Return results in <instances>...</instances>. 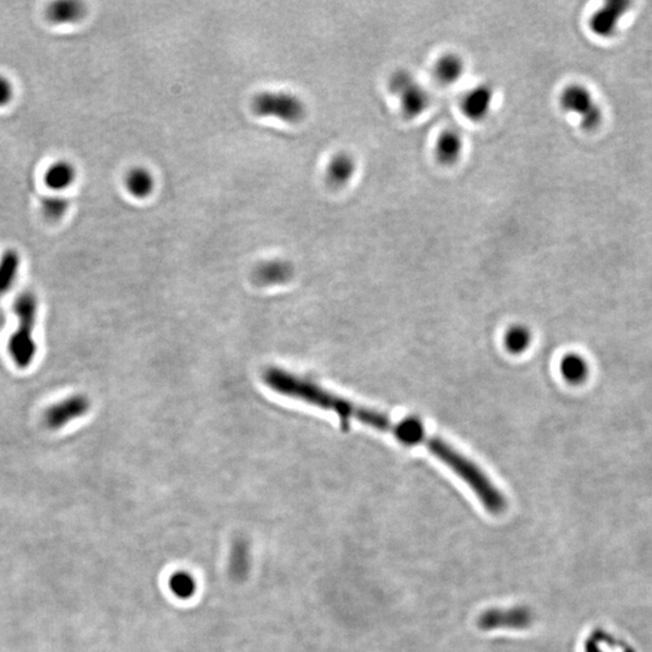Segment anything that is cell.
I'll list each match as a JSON object with an SVG mask.
<instances>
[{
  "instance_id": "1",
  "label": "cell",
  "mask_w": 652,
  "mask_h": 652,
  "mask_svg": "<svg viewBox=\"0 0 652 652\" xmlns=\"http://www.w3.org/2000/svg\"><path fill=\"white\" fill-rule=\"evenodd\" d=\"M15 313L18 325L8 340V353L17 367L27 369L32 365L37 354V345L34 341V328L38 313L37 297L32 293L20 295L15 301Z\"/></svg>"
},
{
  "instance_id": "2",
  "label": "cell",
  "mask_w": 652,
  "mask_h": 652,
  "mask_svg": "<svg viewBox=\"0 0 652 652\" xmlns=\"http://www.w3.org/2000/svg\"><path fill=\"white\" fill-rule=\"evenodd\" d=\"M560 106L564 113L575 116L584 130L591 132L602 126L604 120L602 106L586 85L572 82L565 86L560 92Z\"/></svg>"
},
{
  "instance_id": "3",
  "label": "cell",
  "mask_w": 652,
  "mask_h": 652,
  "mask_svg": "<svg viewBox=\"0 0 652 652\" xmlns=\"http://www.w3.org/2000/svg\"><path fill=\"white\" fill-rule=\"evenodd\" d=\"M252 108L261 118H276L284 123H300L306 115V106L294 93L266 91L254 97Z\"/></svg>"
},
{
  "instance_id": "4",
  "label": "cell",
  "mask_w": 652,
  "mask_h": 652,
  "mask_svg": "<svg viewBox=\"0 0 652 652\" xmlns=\"http://www.w3.org/2000/svg\"><path fill=\"white\" fill-rule=\"evenodd\" d=\"M632 3L626 0H609L589 17L591 33L601 39H611L619 32L620 23L627 15Z\"/></svg>"
},
{
  "instance_id": "5",
  "label": "cell",
  "mask_w": 652,
  "mask_h": 652,
  "mask_svg": "<svg viewBox=\"0 0 652 652\" xmlns=\"http://www.w3.org/2000/svg\"><path fill=\"white\" fill-rule=\"evenodd\" d=\"M91 404L85 395H72L47 408L44 419L50 429L64 428L89 412Z\"/></svg>"
},
{
  "instance_id": "6",
  "label": "cell",
  "mask_w": 652,
  "mask_h": 652,
  "mask_svg": "<svg viewBox=\"0 0 652 652\" xmlns=\"http://www.w3.org/2000/svg\"><path fill=\"white\" fill-rule=\"evenodd\" d=\"M496 99V92L493 86L488 84L476 85L470 91H467L462 101V110L465 118L480 123L488 118L492 113Z\"/></svg>"
},
{
  "instance_id": "7",
  "label": "cell",
  "mask_w": 652,
  "mask_h": 652,
  "mask_svg": "<svg viewBox=\"0 0 652 652\" xmlns=\"http://www.w3.org/2000/svg\"><path fill=\"white\" fill-rule=\"evenodd\" d=\"M530 623H531V613L527 608H519V606L514 609H508V610L493 609V610L486 611L484 614L481 615L479 619V626L486 631L500 627L521 629V628L528 627Z\"/></svg>"
},
{
  "instance_id": "8",
  "label": "cell",
  "mask_w": 652,
  "mask_h": 652,
  "mask_svg": "<svg viewBox=\"0 0 652 652\" xmlns=\"http://www.w3.org/2000/svg\"><path fill=\"white\" fill-rule=\"evenodd\" d=\"M358 169V164L353 156L348 152H338L330 160L325 172L328 186L333 189H341L348 185Z\"/></svg>"
},
{
  "instance_id": "9",
  "label": "cell",
  "mask_w": 652,
  "mask_h": 652,
  "mask_svg": "<svg viewBox=\"0 0 652 652\" xmlns=\"http://www.w3.org/2000/svg\"><path fill=\"white\" fill-rule=\"evenodd\" d=\"M78 179V171L72 162L59 160L51 164L44 173V184L52 194H62L70 189Z\"/></svg>"
},
{
  "instance_id": "10",
  "label": "cell",
  "mask_w": 652,
  "mask_h": 652,
  "mask_svg": "<svg viewBox=\"0 0 652 652\" xmlns=\"http://www.w3.org/2000/svg\"><path fill=\"white\" fill-rule=\"evenodd\" d=\"M401 110L407 118H418L424 114L430 104V94L419 81L414 80L396 96Z\"/></svg>"
},
{
  "instance_id": "11",
  "label": "cell",
  "mask_w": 652,
  "mask_h": 652,
  "mask_svg": "<svg viewBox=\"0 0 652 652\" xmlns=\"http://www.w3.org/2000/svg\"><path fill=\"white\" fill-rule=\"evenodd\" d=\"M464 152V138L457 130H443L435 144V155L442 164H457Z\"/></svg>"
},
{
  "instance_id": "12",
  "label": "cell",
  "mask_w": 652,
  "mask_h": 652,
  "mask_svg": "<svg viewBox=\"0 0 652 652\" xmlns=\"http://www.w3.org/2000/svg\"><path fill=\"white\" fill-rule=\"evenodd\" d=\"M433 76L443 85L457 84L467 70L465 61L455 52H446L433 64Z\"/></svg>"
},
{
  "instance_id": "13",
  "label": "cell",
  "mask_w": 652,
  "mask_h": 652,
  "mask_svg": "<svg viewBox=\"0 0 652 652\" xmlns=\"http://www.w3.org/2000/svg\"><path fill=\"white\" fill-rule=\"evenodd\" d=\"M252 555L248 540L245 536L233 539L228 557V572L235 581H243L248 577Z\"/></svg>"
},
{
  "instance_id": "14",
  "label": "cell",
  "mask_w": 652,
  "mask_h": 652,
  "mask_svg": "<svg viewBox=\"0 0 652 652\" xmlns=\"http://www.w3.org/2000/svg\"><path fill=\"white\" fill-rule=\"evenodd\" d=\"M86 15V6L81 1L62 0L56 1L47 8V20L57 25H74L81 21Z\"/></svg>"
},
{
  "instance_id": "15",
  "label": "cell",
  "mask_w": 652,
  "mask_h": 652,
  "mask_svg": "<svg viewBox=\"0 0 652 652\" xmlns=\"http://www.w3.org/2000/svg\"><path fill=\"white\" fill-rule=\"evenodd\" d=\"M125 186L133 197L143 199L149 197L155 189V178L149 169L135 167L127 173Z\"/></svg>"
},
{
  "instance_id": "16",
  "label": "cell",
  "mask_w": 652,
  "mask_h": 652,
  "mask_svg": "<svg viewBox=\"0 0 652 652\" xmlns=\"http://www.w3.org/2000/svg\"><path fill=\"white\" fill-rule=\"evenodd\" d=\"M21 269V257L13 249L6 250L0 257V294L13 288Z\"/></svg>"
},
{
  "instance_id": "17",
  "label": "cell",
  "mask_w": 652,
  "mask_h": 652,
  "mask_svg": "<svg viewBox=\"0 0 652 652\" xmlns=\"http://www.w3.org/2000/svg\"><path fill=\"white\" fill-rule=\"evenodd\" d=\"M560 372L569 383L580 384L589 376V364L579 354H567L560 362Z\"/></svg>"
},
{
  "instance_id": "18",
  "label": "cell",
  "mask_w": 652,
  "mask_h": 652,
  "mask_svg": "<svg viewBox=\"0 0 652 652\" xmlns=\"http://www.w3.org/2000/svg\"><path fill=\"white\" fill-rule=\"evenodd\" d=\"M291 276V267L283 261H272L261 265L257 269V281L262 284H276L284 282Z\"/></svg>"
},
{
  "instance_id": "19",
  "label": "cell",
  "mask_w": 652,
  "mask_h": 652,
  "mask_svg": "<svg viewBox=\"0 0 652 652\" xmlns=\"http://www.w3.org/2000/svg\"><path fill=\"white\" fill-rule=\"evenodd\" d=\"M70 208V201L64 195L52 194L44 198L42 211L44 216L51 221L63 219Z\"/></svg>"
},
{
  "instance_id": "20",
  "label": "cell",
  "mask_w": 652,
  "mask_h": 652,
  "mask_svg": "<svg viewBox=\"0 0 652 652\" xmlns=\"http://www.w3.org/2000/svg\"><path fill=\"white\" fill-rule=\"evenodd\" d=\"M169 589L180 599H189L196 592V581L189 572H178L169 579Z\"/></svg>"
},
{
  "instance_id": "21",
  "label": "cell",
  "mask_w": 652,
  "mask_h": 652,
  "mask_svg": "<svg viewBox=\"0 0 652 652\" xmlns=\"http://www.w3.org/2000/svg\"><path fill=\"white\" fill-rule=\"evenodd\" d=\"M530 336L528 330L522 326L510 328L505 336L506 348L514 354L522 353L529 345Z\"/></svg>"
},
{
  "instance_id": "22",
  "label": "cell",
  "mask_w": 652,
  "mask_h": 652,
  "mask_svg": "<svg viewBox=\"0 0 652 652\" xmlns=\"http://www.w3.org/2000/svg\"><path fill=\"white\" fill-rule=\"evenodd\" d=\"M15 96L13 81L5 75H0V108L8 106Z\"/></svg>"
}]
</instances>
